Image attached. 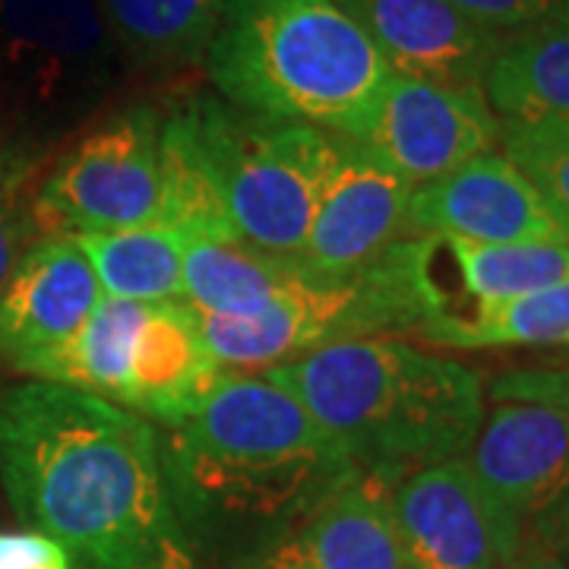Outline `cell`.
<instances>
[{
	"mask_svg": "<svg viewBox=\"0 0 569 569\" xmlns=\"http://www.w3.org/2000/svg\"><path fill=\"white\" fill-rule=\"evenodd\" d=\"M162 475L181 545L203 569H253L361 468L266 373L224 370L164 427Z\"/></svg>",
	"mask_w": 569,
	"mask_h": 569,
	"instance_id": "obj_1",
	"label": "cell"
},
{
	"mask_svg": "<svg viewBox=\"0 0 569 569\" xmlns=\"http://www.w3.org/2000/svg\"><path fill=\"white\" fill-rule=\"evenodd\" d=\"M0 481L22 526L89 569H159L178 535L152 421L29 380L0 392Z\"/></svg>",
	"mask_w": 569,
	"mask_h": 569,
	"instance_id": "obj_2",
	"label": "cell"
},
{
	"mask_svg": "<svg viewBox=\"0 0 569 569\" xmlns=\"http://www.w3.org/2000/svg\"><path fill=\"white\" fill-rule=\"evenodd\" d=\"M361 475L396 485L411 471L462 459L485 425L481 377L456 358L373 336L266 367Z\"/></svg>",
	"mask_w": 569,
	"mask_h": 569,
	"instance_id": "obj_3",
	"label": "cell"
},
{
	"mask_svg": "<svg viewBox=\"0 0 569 569\" xmlns=\"http://www.w3.org/2000/svg\"><path fill=\"white\" fill-rule=\"evenodd\" d=\"M203 67L241 111L351 140L367 133L392 77L336 0H224Z\"/></svg>",
	"mask_w": 569,
	"mask_h": 569,
	"instance_id": "obj_4",
	"label": "cell"
},
{
	"mask_svg": "<svg viewBox=\"0 0 569 569\" xmlns=\"http://www.w3.org/2000/svg\"><path fill=\"white\" fill-rule=\"evenodd\" d=\"M430 317L418 272V238H406L377 260L342 276L310 272L272 307L253 317L197 313L206 346L222 367H276L317 348L415 332Z\"/></svg>",
	"mask_w": 569,
	"mask_h": 569,
	"instance_id": "obj_5",
	"label": "cell"
},
{
	"mask_svg": "<svg viewBox=\"0 0 569 569\" xmlns=\"http://www.w3.org/2000/svg\"><path fill=\"white\" fill-rule=\"evenodd\" d=\"M127 67L99 0L0 3V111L26 156L104 108Z\"/></svg>",
	"mask_w": 569,
	"mask_h": 569,
	"instance_id": "obj_6",
	"label": "cell"
},
{
	"mask_svg": "<svg viewBox=\"0 0 569 569\" xmlns=\"http://www.w3.org/2000/svg\"><path fill=\"white\" fill-rule=\"evenodd\" d=\"M197 127L244 244L301 257L313 222L329 133L190 96Z\"/></svg>",
	"mask_w": 569,
	"mask_h": 569,
	"instance_id": "obj_7",
	"label": "cell"
},
{
	"mask_svg": "<svg viewBox=\"0 0 569 569\" xmlns=\"http://www.w3.org/2000/svg\"><path fill=\"white\" fill-rule=\"evenodd\" d=\"M162 111L127 104L82 133L32 190L41 234H102L162 224Z\"/></svg>",
	"mask_w": 569,
	"mask_h": 569,
	"instance_id": "obj_8",
	"label": "cell"
},
{
	"mask_svg": "<svg viewBox=\"0 0 569 569\" xmlns=\"http://www.w3.org/2000/svg\"><path fill=\"white\" fill-rule=\"evenodd\" d=\"M462 459L519 522L526 548L569 557V402L500 399Z\"/></svg>",
	"mask_w": 569,
	"mask_h": 569,
	"instance_id": "obj_9",
	"label": "cell"
},
{
	"mask_svg": "<svg viewBox=\"0 0 569 569\" xmlns=\"http://www.w3.org/2000/svg\"><path fill=\"white\" fill-rule=\"evenodd\" d=\"M411 569H503L526 548L519 522L466 459H447L389 488Z\"/></svg>",
	"mask_w": 569,
	"mask_h": 569,
	"instance_id": "obj_10",
	"label": "cell"
},
{
	"mask_svg": "<svg viewBox=\"0 0 569 569\" xmlns=\"http://www.w3.org/2000/svg\"><path fill=\"white\" fill-rule=\"evenodd\" d=\"M497 140L500 118L485 99V89L392 73L358 142L402 181L421 187L490 152Z\"/></svg>",
	"mask_w": 569,
	"mask_h": 569,
	"instance_id": "obj_11",
	"label": "cell"
},
{
	"mask_svg": "<svg viewBox=\"0 0 569 569\" xmlns=\"http://www.w3.org/2000/svg\"><path fill=\"white\" fill-rule=\"evenodd\" d=\"M411 183L351 137L329 133L313 222L301 250L313 272L342 276L408 238Z\"/></svg>",
	"mask_w": 569,
	"mask_h": 569,
	"instance_id": "obj_12",
	"label": "cell"
},
{
	"mask_svg": "<svg viewBox=\"0 0 569 569\" xmlns=\"http://www.w3.org/2000/svg\"><path fill=\"white\" fill-rule=\"evenodd\" d=\"M443 234L478 244H567L522 171L485 152L437 181L411 190L408 238Z\"/></svg>",
	"mask_w": 569,
	"mask_h": 569,
	"instance_id": "obj_13",
	"label": "cell"
},
{
	"mask_svg": "<svg viewBox=\"0 0 569 569\" xmlns=\"http://www.w3.org/2000/svg\"><path fill=\"white\" fill-rule=\"evenodd\" d=\"M387 58L392 73L485 89V73L507 32L447 0H336Z\"/></svg>",
	"mask_w": 569,
	"mask_h": 569,
	"instance_id": "obj_14",
	"label": "cell"
},
{
	"mask_svg": "<svg viewBox=\"0 0 569 569\" xmlns=\"http://www.w3.org/2000/svg\"><path fill=\"white\" fill-rule=\"evenodd\" d=\"M102 288L80 244L44 234L22 250L0 291V361L20 370L80 329Z\"/></svg>",
	"mask_w": 569,
	"mask_h": 569,
	"instance_id": "obj_15",
	"label": "cell"
},
{
	"mask_svg": "<svg viewBox=\"0 0 569 569\" xmlns=\"http://www.w3.org/2000/svg\"><path fill=\"white\" fill-rule=\"evenodd\" d=\"M418 272L430 317L497 305L569 282V244H478L462 238H418Z\"/></svg>",
	"mask_w": 569,
	"mask_h": 569,
	"instance_id": "obj_16",
	"label": "cell"
},
{
	"mask_svg": "<svg viewBox=\"0 0 569 569\" xmlns=\"http://www.w3.org/2000/svg\"><path fill=\"white\" fill-rule=\"evenodd\" d=\"M224 370L206 346L197 310L183 301L149 305L133 339L123 408L162 427H178L219 387Z\"/></svg>",
	"mask_w": 569,
	"mask_h": 569,
	"instance_id": "obj_17",
	"label": "cell"
},
{
	"mask_svg": "<svg viewBox=\"0 0 569 569\" xmlns=\"http://www.w3.org/2000/svg\"><path fill=\"white\" fill-rule=\"evenodd\" d=\"M253 569H411L389 509V485L355 478Z\"/></svg>",
	"mask_w": 569,
	"mask_h": 569,
	"instance_id": "obj_18",
	"label": "cell"
},
{
	"mask_svg": "<svg viewBox=\"0 0 569 569\" xmlns=\"http://www.w3.org/2000/svg\"><path fill=\"white\" fill-rule=\"evenodd\" d=\"M485 99L500 121H569V0L503 36L485 73Z\"/></svg>",
	"mask_w": 569,
	"mask_h": 569,
	"instance_id": "obj_19",
	"label": "cell"
},
{
	"mask_svg": "<svg viewBox=\"0 0 569 569\" xmlns=\"http://www.w3.org/2000/svg\"><path fill=\"white\" fill-rule=\"evenodd\" d=\"M313 269L291 253L234 241L183 244V305L216 317H253L272 307Z\"/></svg>",
	"mask_w": 569,
	"mask_h": 569,
	"instance_id": "obj_20",
	"label": "cell"
},
{
	"mask_svg": "<svg viewBox=\"0 0 569 569\" xmlns=\"http://www.w3.org/2000/svg\"><path fill=\"white\" fill-rule=\"evenodd\" d=\"M146 310L149 305L102 298L70 339L22 365L20 373L41 383L92 392L123 406L130 389L133 339L146 320Z\"/></svg>",
	"mask_w": 569,
	"mask_h": 569,
	"instance_id": "obj_21",
	"label": "cell"
},
{
	"mask_svg": "<svg viewBox=\"0 0 569 569\" xmlns=\"http://www.w3.org/2000/svg\"><path fill=\"white\" fill-rule=\"evenodd\" d=\"M162 224L178 231L183 241H241L224 209L222 187L197 127L190 96L162 114Z\"/></svg>",
	"mask_w": 569,
	"mask_h": 569,
	"instance_id": "obj_22",
	"label": "cell"
},
{
	"mask_svg": "<svg viewBox=\"0 0 569 569\" xmlns=\"http://www.w3.org/2000/svg\"><path fill=\"white\" fill-rule=\"evenodd\" d=\"M415 336L427 346L456 351L569 346V282L459 313H433Z\"/></svg>",
	"mask_w": 569,
	"mask_h": 569,
	"instance_id": "obj_23",
	"label": "cell"
},
{
	"mask_svg": "<svg viewBox=\"0 0 569 569\" xmlns=\"http://www.w3.org/2000/svg\"><path fill=\"white\" fill-rule=\"evenodd\" d=\"M108 29L133 67L178 70L203 63L224 0H99Z\"/></svg>",
	"mask_w": 569,
	"mask_h": 569,
	"instance_id": "obj_24",
	"label": "cell"
},
{
	"mask_svg": "<svg viewBox=\"0 0 569 569\" xmlns=\"http://www.w3.org/2000/svg\"><path fill=\"white\" fill-rule=\"evenodd\" d=\"M104 298L164 305L183 301V241L164 224L73 234Z\"/></svg>",
	"mask_w": 569,
	"mask_h": 569,
	"instance_id": "obj_25",
	"label": "cell"
},
{
	"mask_svg": "<svg viewBox=\"0 0 569 569\" xmlns=\"http://www.w3.org/2000/svg\"><path fill=\"white\" fill-rule=\"evenodd\" d=\"M500 149L535 187L569 244V121H500Z\"/></svg>",
	"mask_w": 569,
	"mask_h": 569,
	"instance_id": "obj_26",
	"label": "cell"
},
{
	"mask_svg": "<svg viewBox=\"0 0 569 569\" xmlns=\"http://www.w3.org/2000/svg\"><path fill=\"white\" fill-rule=\"evenodd\" d=\"M32 168H36V159L26 152H17V149L0 152V291L22 257V250L29 247V234L36 231L32 197H26Z\"/></svg>",
	"mask_w": 569,
	"mask_h": 569,
	"instance_id": "obj_27",
	"label": "cell"
},
{
	"mask_svg": "<svg viewBox=\"0 0 569 569\" xmlns=\"http://www.w3.org/2000/svg\"><path fill=\"white\" fill-rule=\"evenodd\" d=\"M0 569H70V553L41 531H0Z\"/></svg>",
	"mask_w": 569,
	"mask_h": 569,
	"instance_id": "obj_28",
	"label": "cell"
},
{
	"mask_svg": "<svg viewBox=\"0 0 569 569\" xmlns=\"http://www.w3.org/2000/svg\"><path fill=\"white\" fill-rule=\"evenodd\" d=\"M503 569H569V560L553 550L522 548Z\"/></svg>",
	"mask_w": 569,
	"mask_h": 569,
	"instance_id": "obj_29",
	"label": "cell"
},
{
	"mask_svg": "<svg viewBox=\"0 0 569 569\" xmlns=\"http://www.w3.org/2000/svg\"><path fill=\"white\" fill-rule=\"evenodd\" d=\"M159 569H203V567L190 557V550L183 548L181 538H178V535H171V538L164 541L162 563H159Z\"/></svg>",
	"mask_w": 569,
	"mask_h": 569,
	"instance_id": "obj_30",
	"label": "cell"
},
{
	"mask_svg": "<svg viewBox=\"0 0 569 569\" xmlns=\"http://www.w3.org/2000/svg\"><path fill=\"white\" fill-rule=\"evenodd\" d=\"M0 3H3V0H0Z\"/></svg>",
	"mask_w": 569,
	"mask_h": 569,
	"instance_id": "obj_31",
	"label": "cell"
}]
</instances>
